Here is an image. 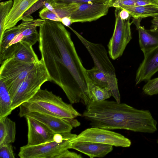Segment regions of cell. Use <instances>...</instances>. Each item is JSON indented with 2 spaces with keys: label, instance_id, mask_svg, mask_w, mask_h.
<instances>
[{
  "label": "cell",
  "instance_id": "cell-1",
  "mask_svg": "<svg viewBox=\"0 0 158 158\" xmlns=\"http://www.w3.org/2000/svg\"><path fill=\"white\" fill-rule=\"evenodd\" d=\"M41 59L52 81L63 90L71 104L90 101L91 83L70 33L60 22L45 19L39 27Z\"/></svg>",
  "mask_w": 158,
  "mask_h": 158
},
{
  "label": "cell",
  "instance_id": "cell-2",
  "mask_svg": "<svg viewBox=\"0 0 158 158\" xmlns=\"http://www.w3.org/2000/svg\"><path fill=\"white\" fill-rule=\"evenodd\" d=\"M82 116L92 127L148 133L157 131V122L149 110H139L116 101H91Z\"/></svg>",
  "mask_w": 158,
  "mask_h": 158
},
{
  "label": "cell",
  "instance_id": "cell-3",
  "mask_svg": "<svg viewBox=\"0 0 158 158\" xmlns=\"http://www.w3.org/2000/svg\"><path fill=\"white\" fill-rule=\"evenodd\" d=\"M19 115L20 117L36 112L58 117L65 119H74L81 114L72 104L64 102L60 96L47 89H40L27 101L19 106Z\"/></svg>",
  "mask_w": 158,
  "mask_h": 158
},
{
  "label": "cell",
  "instance_id": "cell-4",
  "mask_svg": "<svg viewBox=\"0 0 158 158\" xmlns=\"http://www.w3.org/2000/svg\"><path fill=\"white\" fill-rule=\"evenodd\" d=\"M50 79L43 60L40 59L29 72L11 98L13 110L33 97L42 85Z\"/></svg>",
  "mask_w": 158,
  "mask_h": 158
},
{
  "label": "cell",
  "instance_id": "cell-5",
  "mask_svg": "<svg viewBox=\"0 0 158 158\" xmlns=\"http://www.w3.org/2000/svg\"><path fill=\"white\" fill-rule=\"evenodd\" d=\"M37 63L24 62L13 56L4 60L1 64L0 80L6 85L11 98Z\"/></svg>",
  "mask_w": 158,
  "mask_h": 158
},
{
  "label": "cell",
  "instance_id": "cell-6",
  "mask_svg": "<svg viewBox=\"0 0 158 158\" xmlns=\"http://www.w3.org/2000/svg\"><path fill=\"white\" fill-rule=\"evenodd\" d=\"M77 135L71 133L61 143L54 141L41 144L21 147L18 155L21 158H55L64 151L71 149L72 141Z\"/></svg>",
  "mask_w": 158,
  "mask_h": 158
},
{
  "label": "cell",
  "instance_id": "cell-7",
  "mask_svg": "<svg viewBox=\"0 0 158 158\" xmlns=\"http://www.w3.org/2000/svg\"><path fill=\"white\" fill-rule=\"evenodd\" d=\"M121 10L115 8V27L108 45L110 56L114 60L122 56L127 45L132 38L130 18L122 19L119 16Z\"/></svg>",
  "mask_w": 158,
  "mask_h": 158
},
{
  "label": "cell",
  "instance_id": "cell-8",
  "mask_svg": "<svg viewBox=\"0 0 158 158\" xmlns=\"http://www.w3.org/2000/svg\"><path fill=\"white\" fill-rule=\"evenodd\" d=\"M85 141L112 145L115 147H129L131 141L119 133L97 127H92L81 132L72 142Z\"/></svg>",
  "mask_w": 158,
  "mask_h": 158
},
{
  "label": "cell",
  "instance_id": "cell-9",
  "mask_svg": "<svg viewBox=\"0 0 158 158\" xmlns=\"http://www.w3.org/2000/svg\"><path fill=\"white\" fill-rule=\"evenodd\" d=\"M25 116L30 117L40 122L54 134L70 132L73 127L80 125L74 118L65 119L38 112H32Z\"/></svg>",
  "mask_w": 158,
  "mask_h": 158
},
{
  "label": "cell",
  "instance_id": "cell-10",
  "mask_svg": "<svg viewBox=\"0 0 158 158\" xmlns=\"http://www.w3.org/2000/svg\"><path fill=\"white\" fill-rule=\"evenodd\" d=\"M108 2L79 4L70 18L72 23L90 22L106 15L110 7Z\"/></svg>",
  "mask_w": 158,
  "mask_h": 158
},
{
  "label": "cell",
  "instance_id": "cell-11",
  "mask_svg": "<svg viewBox=\"0 0 158 158\" xmlns=\"http://www.w3.org/2000/svg\"><path fill=\"white\" fill-rule=\"evenodd\" d=\"M28 126L27 145H34L53 141L54 134L43 124L28 116H25Z\"/></svg>",
  "mask_w": 158,
  "mask_h": 158
},
{
  "label": "cell",
  "instance_id": "cell-12",
  "mask_svg": "<svg viewBox=\"0 0 158 158\" xmlns=\"http://www.w3.org/2000/svg\"><path fill=\"white\" fill-rule=\"evenodd\" d=\"M158 71V47L144 55L136 73L135 82L137 85L148 81Z\"/></svg>",
  "mask_w": 158,
  "mask_h": 158
},
{
  "label": "cell",
  "instance_id": "cell-13",
  "mask_svg": "<svg viewBox=\"0 0 158 158\" xmlns=\"http://www.w3.org/2000/svg\"><path fill=\"white\" fill-rule=\"evenodd\" d=\"M142 19L133 18L131 23L135 25L138 31L140 49L144 55L158 47V29H146L141 25Z\"/></svg>",
  "mask_w": 158,
  "mask_h": 158
},
{
  "label": "cell",
  "instance_id": "cell-14",
  "mask_svg": "<svg viewBox=\"0 0 158 158\" xmlns=\"http://www.w3.org/2000/svg\"><path fill=\"white\" fill-rule=\"evenodd\" d=\"M71 149L76 150L90 158L104 157L113 150V146L95 142L77 141L72 142Z\"/></svg>",
  "mask_w": 158,
  "mask_h": 158
},
{
  "label": "cell",
  "instance_id": "cell-15",
  "mask_svg": "<svg viewBox=\"0 0 158 158\" xmlns=\"http://www.w3.org/2000/svg\"><path fill=\"white\" fill-rule=\"evenodd\" d=\"M40 0H13L12 7L5 20L4 31L16 25L23 18L24 14Z\"/></svg>",
  "mask_w": 158,
  "mask_h": 158
},
{
  "label": "cell",
  "instance_id": "cell-16",
  "mask_svg": "<svg viewBox=\"0 0 158 158\" xmlns=\"http://www.w3.org/2000/svg\"><path fill=\"white\" fill-rule=\"evenodd\" d=\"M9 55L17 59L28 63H37L39 60L32 48V45L22 41L10 46L7 50Z\"/></svg>",
  "mask_w": 158,
  "mask_h": 158
},
{
  "label": "cell",
  "instance_id": "cell-17",
  "mask_svg": "<svg viewBox=\"0 0 158 158\" xmlns=\"http://www.w3.org/2000/svg\"><path fill=\"white\" fill-rule=\"evenodd\" d=\"M15 122L7 117L0 119V146L11 143L15 140Z\"/></svg>",
  "mask_w": 158,
  "mask_h": 158
},
{
  "label": "cell",
  "instance_id": "cell-18",
  "mask_svg": "<svg viewBox=\"0 0 158 158\" xmlns=\"http://www.w3.org/2000/svg\"><path fill=\"white\" fill-rule=\"evenodd\" d=\"M127 11L133 18L138 19L158 15V4H148L138 6H122L119 8Z\"/></svg>",
  "mask_w": 158,
  "mask_h": 158
},
{
  "label": "cell",
  "instance_id": "cell-19",
  "mask_svg": "<svg viewBox=\"0 0 158 158\" xmlns=\"http://www.w3.org/2000/svg\"><path fill=\"white\" fill-rule=\"evenodd\" d=\"M13 110L10 94L4 83L0 80V119L7 117Z\"/></svg>",
  "mask_w": 158,
  "mask_h": 158
},
{
  "label": "cell",
  "instance_id": "cell-20",
  "mask_svg": "<svg viewBox=\"0 0 158 158\" xmlns=\"http://www.w3.org/2000/svg\"><path fill=\"white\" fill-rule=\"evenodd\" d=\"M89 93L91 101L99 102L106 100L111 96L109 89L91 83L89 88Z\"/></svg>",
  "mask_w": 158,
  "mask_h": 158
},
{
  "label": "cell",
  "instance_id": "cell-21",
  "mask_svg": "<svg viewBox=\"0 0 158 158\" xmlns=\"http://www.w3.org/2000/svg\"><path fill=\"white\" fill-rule=\"evenodd\" d=\"M21 32L19 25L15 26L5 31L0 38V56H2L7 49L11 41L17 35Z\"/></svg>",
  "mask_w": 158,
  "mask_h": 158
},
{
  "label": "cell",
  "instance_id": "cell-22",
  "mask_svg": "<svg viewBox=\"0 0 158 158\" xmlns=\"http://www.w3.org/2000/svg\"><path fill=\"white\" fill-rule=\"evenodd\" d=\"M110 7L120 8L124 6H138L148 4H158L155 0H109Z\"/></svg>",
  "mask_w": 158,
  "mask_h": 158
},
{
  "label": "cell",
  "instance_id": "cell-23",
  "mask_svg": "<svg viewBox=\"0 0 158 158\" xmlns=\"http://www.w3.org/2000/svg\"><path fill=\"white\" fill-rule=\"evenodd\" d=\"M13 0H9L0 3V38L4 32V25L6 18L13 6Z\"/></svg>",
  "mask_w": 158,
  "mask_h": 158
},
{
  "label": "cell",
  "instance_id": "cell-24",
  "mask_svg": "<svg viewBox=\"0 0 158 158\" xmlns=\"http://www.w3.org/2000/svg\"><path fill=\"white\" fill-rule=\"evenodd\" d=\"M109 0H46L51 4L54 8L72 3L78 4L85 3H102L108 2Z\"/></svg>",
  "mask_w": 158,
  "mask_h": 158
},
{
  "label": "cell",
  "instance_id": "cell-25",
  "mask_svg": "<svg viewBox=\"0 0 158 158\" xmlns=\"http://www.w3.org/2000/svg\"><path fill=\"white\" fill-rule=\"evenodd\" d=\"M78 5L72 3L61 5L54 9L56 13L61 19L65 17L70 18L72 13L77 8Z\"/></svg>",
  "mask_w": 158,
  "mask_h": 158
},
{
  "label": "cell",
  "instance_id": "cell-26",
  "mask_svg": "<svg viewBox=\"0 0 158 158\" xmlns=\"http://www.w3.org/2000/svg\"><path fill=\"white\" fill-rule=\"evenodd\" d=\"M142 90L145 94L149 96L158 94V77L147 81Z\"/></svg>",
  "mask_w": 158,
  "mask_h": 158
},
{
  "label": "cell",
  "instance_id": "cell-27",
  "mask_svg": "<svg viewBox=\"0 0 158 158\" xmlns=\"http://www.w3.org/2000/svg\"><path fill=\"white\" fill-rule=\"evenodd\" d=\"M39 15L43 19L61 22V19L56 13L53 12L44 7L39 12Z\"/></svg>",
  "mask_w": 158,
  "mask_h": 158
},
{
  "label": "cell",
  "instance_id": "cell-28",
  "mask_svg": "<svg viewBox=\"0 0 158 158\" xmlns=\"http://www.w3.org/2000/svg\"><path fill=\"white\" fill-rule=\"evenodd\" d=\"M0 157L1 158H15L13 147L11 143L0 146Z\"/></svg>",
  "mask_w": 158,
  "mask_h": 158
},
{
  "label": "cell",
  "instance_id": "cell-29",
  "mask_svg": "<svg viewBox=\"0 0 158 158\" xmlns=\"http://www.w3.org/2000/svg\"><path fill=\"white\" fill-rule=\"evenodd\" d=\"M80 154L71 152L67 149L59 155L56 157L55 158H82Z\"/></svg>",
  "mask_w": 158,
  "mask_h": 158
},
{
  "label": "cell",
  "instance_id": "cell-30",
  "mask_svg": "<svg viewBox=\"0 0 158 158\" xmlns=\"http://www.w3.org/2000/svg\"><path fill=\"white\" fill-rule=\"evenodd\" d=\"M119 16L123 19H126L131 17L129 12L124 9H121L119 12Z\"/></svg>",
  "mask_w": 158,
  "mask_h": 158
},
{
  "label": "cell",
  "instance_id": "cell-31",
  "mask_svg": "<svg viewBox=\"0 0 158 158\" xmlns=\"http://www.w3.org/2000/svg\"><path fill=\"white\" fill-rule=\"evenodd\" d=\"M61 22L67 27L69 26L72 24L70 18L68 17H65L61 19Z\"/></svg>",
  "mask_w": 158,
  "mask_h": 158
},
{
  "label": "cell",
  "instance_id": "cell-32",
  "mask_svg": "<svg viewBox=\"0 0 158 158\" xmlns=\"http://www.w3.org/2000/svg\"><path fill=\"white\" fill-rule=\"evenodd\" d=\"M151 23L152 28H155L158 29V15L153 17Z\"/></svg>",
  "mask_w": 158,
  "mask_h": 158
},
{
  "label": "cell",
  "instance_id": "cell-33",
  "mask_svg": "<svg viewBox=\"0 0 158 158\" xmlns=\"http://www.w3.org/2000/svg\"><path fill=\"white\" fill-rule=\"evenodd\" d=\"M44 7L47 8L49 10L53 12L56 13L54 7L51 3L47 2L46 0L44 2Z\"/></svg>",
  "mask_w": 158,
  "mask_h": 158
},
{
  "label": "cell",
  "instance_id": "cell-34",
  "mask_svg": "<svg viewBox=\"0 0 158 158\" xmlns=\"http://www.w3.org/2000/svg\"><path fill=\"white\" fill-rule=\"evenodd\" d=\"M156 1V2L157 3V4H158V0H155Z\"/></svg>",
  "mask_w": 158,
  "mask_h": 158
},
{
  "label": "cell",
  "instance_id": "cell-35",
  "mask_svg": "<svg viewBox=\"0 0 158 158\" xmlns=\"http://www.w3.org/2000/svg\"><path fill=\"white\" fill-rule=\"evenodd\" d=\"M157 143H158V139L157 141Z\"/></svg>",
  "mask_w": 158,
  "mask_h": 158
},
{
  "label": "cell",
  "instance_id": "cell-36",
  "mask_svg": "<svg viewBox=\"0 0 158 158\" xmlns=\"http://www.w3.org/2000/svg\"><path fill=\"white\" fill-rule=\"evenodd\" d=\"M2 0H0V1H2Z\"/></svg>",
  "mask_w": 158,
  "mask_h": 158
}]
</instances>
